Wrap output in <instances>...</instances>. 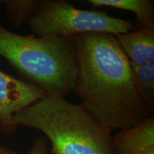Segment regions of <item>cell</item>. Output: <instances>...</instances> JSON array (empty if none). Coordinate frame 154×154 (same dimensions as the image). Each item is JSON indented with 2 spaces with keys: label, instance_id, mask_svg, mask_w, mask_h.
Listing matches in <instances>:
<instances>
[{
  "label": "cell",
  "instance_id": "cell-10",
  "mask_svg": "<svg viewBox=\"0 0 154 154\" xmlns=\"http://www.w3.org/2000/svg\"><path fill=\"white\" fill-rule=\"evenodd\" d=\"M5 5L7 17L16 27H22L29 22L37 11L41 0H6Z\"/></svg>",
  "mask_w": 154,
  "mask_h": 154
},
{
  "label": "cell",
  "instance_id": "cell-12",
  "mask_svg": "<svg viewBox=\"0 0 154 154\" xmlns=\"http://www.w3.org/2000/svg\"><path fill=\"white\" fill-rule=\"evenodd\" d=\"M0 154H21L14 150L10 149L5 146H0Z\"/></svg>",
  "mask_w": 154,
  "mask_h": 154
},
{
  "label": "cell",
  "instance_id": "cell-7",
  "mask_svg": "<svg viewBox=\"0 0 154 154\" xmlns=\"http://www.w3.org/2000/svg\"><path fill=\"white\" fill-rule=\"evenodd\" d=\"M115 36L131 63L140 65L154 62V27L134 29Z\"/></svg>",
  "mask_w": 154,
  "mask_h": 154
},
{
  "label": "cell",
  "instance_id": "cell-11",
  "mask_svg": "<svg viewBox=\"0 0 154 154\" xmlns=\"http://www.w3.org/2000/svg\"><path fill=\"white\" fill-rule=\"evenodd\" d=\"M47 140L44 137L40 136L34 140L27 154H47Z\"/></svg>",
  "mask_w": 154,
  "mask_h": 154
},
{
  "label": "cell",
  "instance_id": "cell-5",
  "mask_svg": "<svg viewBox=\"0 0 154 154\" xmlns=\"http://www.w3.org/2000/svg\"><path fill=\"white\" fill-rule=\"evenodd\" d=\"M46 94L35 84L0 70V136L14 134L18 126L13 121L14 115Z\"/></svg>",
  "mask_w": 154,
  "mask_h": 154
},
{
  "label": "cell",
  "instance_id": "cell-6",
  "mask_svg": "<svg viewBox=\"0 0 154 154\" xmlns=\"http://www.w3.org/2000/svg\"><path fill=\"white\" fill-rule=\"evenodd\" d=\"M114 154H154L153 116L113 136Z\"/></svg>",
  "mask_w": 154,
  "mask_h": 154
},
{
  "label": "cell",
  "instance_id": "cell-1",
  "mask_svg": "<svg viewBox=\"0 0 154 154\" xmlns=\"http://www.w3.org/2000/svg\"><path fill=\"white\" fill-rule=\"evenodd\" d=\"M74 38L76 75L72 91L98 123L111 134L151 116L116 36L87 33Z\"/></svg>",
  "mask_w": 154,
  "mask_h": 154
},
{
  "label": "cell",
  "instance_id": "cell-13",
  "mask_svg": "<svg viewBox=\"0 0 154 154\" xmlns=\"http://www.w3.org/2000/svg\"><path fill=\"white\" fill-rule=\"evenodd\" d=\"M2 1H0V3H2Z\"/></svg>",
  "mask_w": 154,
  "mask_h": 154
},
{
  "label": "cell",
  "instance_id": "cell-9",
  "mask_svg": "<svg viewBox=\"0 0 154 154\" xmlns=\"http://www.w3.org/2000/svg\"><path fill=\"white\" fill-rule=\"evenodd\" d=\"M136 86L149 113L154 111V62L144 64L131 63Z\"/></svg>",
  "mask_w": 154,
  "mask_h": 154
},
{
  "label": "cell",
  "instance_id": "cell-4",
  "mask_svg": "<svg viewBox=\"0 0 154 154\" xmlns=\"http://www.w3.org/2000/svg\"><path fill=\"white\" fill-rule=\"evenodd\" d=\"M29 26L36 36H74L87 33L117 36L134 29V22L111 17L105 11L78 9L64 0H41Z\"/></svg>",
  "mask_w": 154,
  "mask_h": 154
},
{
  "label": "cell",
  "instance_id": "cell-8",
  "mask_svg": "<svg viewBox=\"0 0 154 154\" xmlns=\"http://www.w3.org/2000/svg\"><path fill=\"white\" fill-rule=\"evenodd\" d=\"M87 2L94 7H109L135 13L134 29L154 27L153 0H87Z\"/></svg>",
  "mask_w": 154,
  "mask_h": 154
},
{
  "label": "cell",
  "instance_id": "cell-2",
  "mask_svg": "<svg viewBox=\"0 0 154 154\" xmlns=\"http://www.w3.org/2000/svg\"><path fill=\"white\" fill-rule=\"evenodd\" d=\"M13 121L43 133L52 154H114L111 133L82 105L71 103L64 96L46 94L15 113Z\"/></svg>",
  "mask_w": 154,
  "mask_h": 154
},
{
  "label": "cell",
  "instance_id": "cell-3",
  "mask_svg": "<svg viewBox=\"0 0 154 154\" xmlns=\"http://www.w3.org/2000/svg\"><path fill=\"white\" fill-rule=\"evenodd\" d=\"M0 56L47 94L65 96L76 75L74 36H24L0 25Z\"/></svg>",
  "mask_w": 154,
  "mask_h": 154
}]
</instances>
